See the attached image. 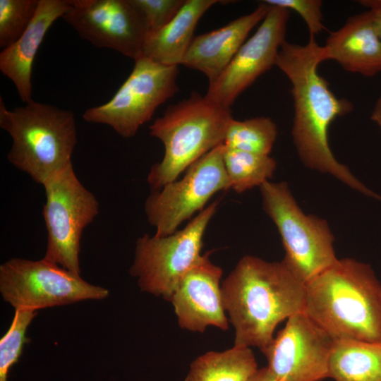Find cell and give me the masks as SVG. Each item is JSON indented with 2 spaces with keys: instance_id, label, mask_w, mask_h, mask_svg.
<instances>
[{
  "instance_id": "cell-15",
  "label": "cell",
  "mask_w": 381,
  "mask_h": 381,
  "mask_svg": "<svg viewBox=\"0 0 381 381\" xmlns=\"http://www.w3.org/2000/svg\"><path fill=\"white\" fill-rule=\"evenodd\" d=\"M209 255H202L183 277L169 301L179 326L192 332H203L209 326L222 330L229 327L220 284L222 270Z\"/></svg>"
},
{
  "instance_id": "cell-7",
  "label": "cell",
  "mask_w": 381,
  "mask_h": 381,
  "mask_svg": "<svg viewBox=\"0 0 381 381\" xmlns=\"http://www.w3.org/2000/svg\"><path fill=\"white\" fill-rule=\"evenodd\" d=\"M219 201L205 207L181 230L164 236L145 234L137 240L129 272L142 291L170 301L179 282L202 255L204 234Z\"/></svg>"
},
{
  "instance_id": "cell-12",
  "label": "cell",
  "mask_w": 381,
  "mask_h": 381,
  "mask_svg": "<svg viewBox=\"0 0 381 381\" xmlns=\"http://www.w3.org/2000/svg\"><path fill=\"white\" fill-rule=\"evenodd\" d=\"M61 18L97 47L114 49L134 61L143 56L149 29L130 0H73Z\"/></svg>"
},
{
  "instance_id": "cell-14",
  "label": "cell",
  "mask_w": 381,
  "mask_h": 381,
  "mask_svg": "<svg viewBox=\"0 0 381 381\" xmlns=\"http://www.w3.org/2000/svg\"><path fill=\"white\" fill-rule=\"evenodd\" d=\"M269 6L256 32L243 43L219 77L209 83L205 95L209 99L231 109L243 91L275 65L279 50L286 40L290 11Z\"/></svg>"
},
{
  "instance_id": "cell-6",
  "label": "cell",
  "mask_w": 381,
  "mask_h": 381,
  "mask_svg": "<svg viewBox=\"0 0 381 381\" xmlns=\"http://www.w3.org/2000/svg\"><path fill=\"white\" fill-rule=\"evenodd\" d=\"M260 189L263 209L282 238L283 260L304 283L337 260L327 221L305 214L286 183L268 181Z\"/></svg>"
},
{
  "instance_id": "cell-30",
  "label": "cell",
  "mask_w": 381,
  "mask_h": 381,
  "mask_svg": "<svg viewBox=\"0 0 381 381\" xmlns=\"http://www.w3.org/2000/svg\"><path fill=\"white\" fill-rule=\"evenodd\" d=\"M371 119L381 128V95L377 99L372 111Z\"/></svg>"
},
{
  "instance_id": "cell-5",
  "label": "cell",
  "mask_w": 381,
  "mask_h": 381,
  "mask_svg": "<svg viewBox=\"0 0 381 381\" xmlns=\"http://www.w3.org/2000/svg\"><path fill=\"white\" fill-rule=\"evenodd\" d=\"M232 119L230 108L197 92L169 106L150 126V134L164 146L162 159L152 166L147 175L153 190L176 180L194 162L222 145Z\"/></svg>"
},
{
  "instance_id": "cell-29",
  "label": "cell",
  "mask_w": 381,
  "mask_h": 381,
  "mask_svg": "<svg viewBox=\"0 0 381 381\" xmlns=\"http://www.w3.org/2000/svg\"><path fill=\"white\" fill-rule=\"evenodd\" d=\"M249 381H280L267 367L258 369Z\"/></svg>"
},
{
  "instance_id": "cell-19",
  "label": "cell",
  "mask_w": 381,
  "mask_h": 381,
  "mask_svg": "<svg viewBox=\"0 0 381 381\" xmlns=\"http://www.w3.org/2000/svg\"><path fill=\"white\" fill-rule=\"evenodd\" d=\"M217 0H186L177 14L160 30L149 32L143 56L166 66L181 65L197 24Z\"/></svg>"
},
{
  "instance_id": "cell-25",
  "label": "cell",
  "mask_w": 381,
  "mask_h": 381,
  "mask_svg": "<svg viewBox=\"0 0 381 381\" xmlns=\"http://www.w3.org/2000/svg\"><path fill=\"white\" fill-rule=\"evenodd\" d=\"M36 315L35 310H15L10 327L0 340V381H8L9 370L21 355L27 329Z\"/></svg>"
},
{
  "instance_id": "cell-18",
  "label": "cell",
  "mask_w": 381,
  "mask_h": 381,
  "mask_svg": "<svg viewBox=\"0 0 381 381\" xmlns=\"http://www.w3.org/2000/svg\"><path fill=\"white\" fill-rule=\"evenodd\" d=\"M73 0H39L37 11L22 35L0 54V71L16 86L20 99L32 101V71L38 49L52 25L69 10Z\"/></svg>"
},
{
  "instance_id": "cell-3",
  "label": "cell",
  "mask_w": 381,
  "mask_h": 381,
  "mask_svg": "<svg viewBox=\"0 0 381 381\" xmlns=\"http://www.w3.org/2000/svg\"><path fill=\"white\" fill-rule=\"evenodd\" d=\"M303 311L334 339L380 341L381 284L368 264L337 259L305 283Z\"/></svg>"
},
{
  "instance_id": "cell-28",
  "label": "cell",
  "mask_w": 381,
  "mask_h": 381,
  "mask_svg": "<svg viewBox=\"0 0 381 381\" xmlns=\"http://www.w3.org/2000/svg\"><path fill=\"white\" fill-rule=\"evenodd\" d=\"M361 5L368 8L373 15L374 22L381 39V0H361Z\"/></svg>"
},
{
  "instance_id": "cell-2",
  "label": "cell",
  "mask_w": 381,
  "mask_h": 381,
  "mask_svg": "<svg viewBox=\"0 0 381 381\" xmlns=\"http://www.w3.org/2000/svg\"><path fill=\"white\" fill-rule=\"evenodd\" d=\"M222 294L235 331L234 346L263 352L276 327L303 310L305 283L284 260L246 255L223 281Z\"/></svg>"
},
{
  "instance_id": "cell-20",
  "label": "cell",
  "mask_w": 381,
  "mask_h": 381,
  "mask_svg": "<svg viewBox=\"0 0 381 381\" xmlns=\"http://www.w3.org/2000/svg\"><path fill=\"white\" fill-rule=\"evenodd\" d=\"M328 377L334 381H381V343L334 339Z\"/></svg>"
},
{
  "instance_id": "cell-17",
  "label": "cell",
  "mask_w": 381,
  "mask_h": 381,
  "mask_svg": "<svg viewBox=\"0 0 381 381\" xmlns=\"http://www.w3.org/2000/svg\"><path fill=\"white\" fill-rule=\"evenodd\" d=\"M322 48L325 61L334 60L346 71L365 77L381 72V39L368 10L331 32Z\"/></svg>"
},
{
  "instance_id": "cell-22",
  "label": "cell",
  "mask_w": 381,
  "mask_h": 381,
  "mask_svg": "<svg viewBox=\"0 0 381 381\" xmlns=\"http://www.w3.org/2000/svg\"><path fill=\"white\" fill-rule=\"evenodd\" d=\"M224 163L230 189L242 193L268 181L277 168L270 155H258L224 147Z\"/></svg>"
},
{
  "instance_id": "cell-9",
  "label": "cell",
  "mask_w": 381,
  "mask_h": 381,
  "mask_svg": "<svg viewBox=\"0 0 381 381\" xmlns=\"http://www.w3.org/2000/svg\"><path fill=\"white\" fill-rule=\"evenodd\" d=\"M0 293L15 310L39 309L102 300L109 291L47 260L11 258L0 265Z\"/></svg>"
},
{
  "instance_id": "cell-8",
  "label": "cell",
  "mask_w": 381,
  "mask_h": 381,
  "mask_svg": "<svg viewBox=\"0 0 381 381\" xmlns=\"http://www.w3.org/2000/svg\"><path fill=\"white\" fill-rule=\"evenodd\" d=\"M42 210L47 232L44 258L79 274L80 239L84 229L99 214V202L77 177L73 164L44 185Z\"/></svg>"
},
{
  "instance_id": "cell-27",
  "label": "cell",
  "mask_w": 381,
  "mask_h": 381,
  "mask_svg": "<svg viewBox=\"0 0 381 381\" xmlns=\"http://www.w3.org/2000/svg\"><path fill=\"white\" fill-rule=\"evenodd\" d=\"M265 3L270 6L283 7L294 10L305 21L310 36L315 37L322 32L325 27L323 24L322 13V2L320 0H265Z\"/></svg>"
},
{
  "instance_id": "cell-23",
  "label": "cell",
  "mask_w": 381,
  "mask_h": 381,
  "mask_svg": "<svg viewBox=\"0 0 381 381\" xmlns=\"http://www.w3.org/2000/svg\"><path fill=\"white\" fill-rule=\"evenodd\" d=\"M277 136V128L270 118L259 116L244 121L232 119L228 126L226 148L270 155Z\"/></svg>"
},
{
  "instance_id": "cell-31",
  "label": "cell",
  "mask_w": 381,
  "mask_h": 381,
  "mask_svg": "<svg viewBox=\"0 0 381 381\" xmlns=\"http://www.w3.org/2000/svg\"><path fill=\"white\" fill-rule=\"evenodd\" d=\"M380 342L381 343V338H380Z\"/></svg>"
},
{
  "instance_id": "cell-10",
  "label": "cell",
  "mask_w": 381,
  "mask_h": 381,
  "mask_svg": "<svg viewBox=\"0 0 381 381\" xmlns=\"http://www.w3.org/2000/svg\"><path fill=\"white\" fill-rule=\"evenodd\" d=\"M113 97L83 114L90 123L106 124L121 136L133 137L156 109L179 90L177 66H166L143 56Z\"/></svg>"
},
{
  "instance_id": "cell-11",
  "label": "cell",
  "mask_w": 381,
  "mask_h": 381,
  "mask_svg": "<svg viewBox=\"0 0 381 381\" xmlns=\"http://www.w3.org/2000/svg\"><path fill=\"white\" fill-rule=\"evenodd\" d=\"M220 145L189 167L183 177L152 190L145 202L149 224L157 236L170 235L217 193L230 189Z\"/></svg>"
},
{
  "instance_id": "cell-13",
  "label": "cell",
  "mask_w": 381,
  "mask_h": 381,
  "mask_svg": "<svg viewBox=\"0 0 381 381\" xmlns=\"http://www.w3.org/2000/svg\"><path fill=\"white\" fill-rule=\"evenodd\" d=\"M334 339L303 311L287 319L262 352L280 381H321L328 377Z\"/></svg>"
},
{
  "instance_id": "cell-24",
  "label": "cell",
  "mask_w": 381,
  "mask_h": 381,
  "mask_svg": "<svg viewBox=\"0 0 381 381\" xmlns=\"http://www.w3.org/2000/svg\"><path fill=\"white\" fill-rule=\"evenodd\" d=\"M39 0H0V47L13 44L34 18Z\"/></svg>"
},
{
  "instance_id": "cell-16",
  "label": "cell",
  "mask_w": 381,
  "mask_h": 381,
  "mask_svg": "<svg viewBox=\"0 0 381 381\" xmlns=\"http://www.w3.org/2000/svg\"><path fill=\"white\" fill-rule=\"evenodd\" d=\"M269 8L263 1L253 12L219 29L195 36L181 65L202 73L209 83H213L229 64L251 30L265 18Z\"/></svg>"
},
{
  "instance_id": "cell-1",
  "label": "cell",
  "mask_w": 381,
  "mask_h": 381,
  "mask_svg": "<svg viewBox=\"0 0 381 381\" xmlns=\"http://www.w3.org/2000/svg\"><path fill=\"white\" fill-rule=\"evenodd\" d=\"M322 46L314 36L305 45L284 41L276 59L277 66L289 78L294 102L291 135L303 164L312 169L329 174L366 195L379 199L340 163L333 155L328 140V130L338 116L353 109L345 98H338L331 91L327 81L318 73L325 61Z\"/></svg>"
},
{
  "instance_id": "cell-26",
  "label": "cell",
  "mask_w": 381,
  "mask_h": 381,
  "mask_svg": "<svg viewBox=\"0 0 381 381\" xmlns=\"http://www.w3.org/2000/svg\"><path fill=\"white\" fill-rule=\"evenodd\" d=\"M186 0H130L145 20L149 32L165 26L177 14Z\"/></svg>"
},
{
  "instance_id": "cell-21",
  "label": "cell",
  "mask_w": 381,
  "mask_h": 381,
  "mask_svg": "<svg viewBox=\"0 0 381 381\" xmlns=\"http://www.w3.org/2000/svg\"><path fill=\"white\" fill-rule=\"evenodd\" d=\"M258 370L250 349L234 345L224 351H209L198 357L184 381H249Z\"/></svg>"
},
{
  "instance_id": "cell-4",
  "label": "cell",
  "mask_w": 381,
  "mask_h": 381,
  "mask_svg": "<svg viewBox=\"0 0 381 381\" xmlns=\"http://www.w3.org/2000/svg\"><path fill=\"white\" fill-rule=\"evenodd\" d=\"M0 127L12 139L8 162L37 183L72 165L77 129L71 111L34 100L9 109L1 97Z\"/></svg>"
}]
</instances>
